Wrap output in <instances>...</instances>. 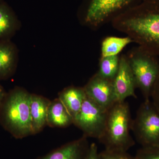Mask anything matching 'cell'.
<instances>
[{"label":"cell","mask_w":159,"mask_h":159,"mask_svg":"<svg viewBox=\"0 0 159 159\" xmlns=\"http://www.w3.org/2000/svg\"><path fill=\"white\" fill-rule=\"evenodd\" d=\"M132 42V40L128 36L106 37L101 43V57L118 55L126 46Z\"/></svg>","instance_id":"15"},{"label":"cell","mask_w":159,"mask_h":159,"mask_svg":"<svg viewBox=\"0 0 159 159\" xmlns=\"http://www.w3.org/2000/svg\"><path fill=\"white\" fill-rule=\"evenodd\" d=\"M132 119L125 101L116 102L109 109L104 130L99 140L105 149L127 152L135 145L130 134Z\"/></svg>","instance_id":"3"},{"label":"cell","mask_w":159,"mask_h":159,"mask_svg":"<svg viewBox=\"0 0 159 159\" xmlns=\"http://www.w3.org/2000/svg\"><path fill=\"white\" fill-rule=\"evenodd\" d=\"M113 84L116 102L125 101L129 97L137 98L136 84L126 54H122L119 57V69Z\"/></svg>","instance_id":"9"},{"label":"cell","mask_w":159,"mask_h":159,"mask_svg":"<svg viewBox=\"0 0 159 159\" xmlns=\"http://www.w3.org/2000/svg\"><path fill=\"white\" fill-rule=\"evenodd\" d=\"M111 23L114 29L159 57V0H142Z\"/></svg>","instance_id":"1"},{"label":"cell","mask_w":159,"mask_h":159,"mask_svg":"<svg viewBox=\"0 0 159 159\" xmlns=\"http://www.w3.org/2000/svg\"><path fill=\"white\" fill-rule=\"evenodd\" d=\"M134 159H159V146L142 147L137 151Z\"/></svg>","instance_id":"18"},{"label":"cell","mask_w":159,"mask_h":159,"mask_svg":"<svg viewBox=\"0 0 159 159\" xmlns=\"http://www.w3.org/2000/svg\"><path fill=\"white\" fill-rule=\"evenodd\" d=\"M100 159H134L127 152L104 150L99 152Z\"/></svg>","instance_id":"19"},{"label":"cell","mask_w":159,"mask_h":159,"mask_svg":"<svg viewBox=\"0 0 159 159\" xmlns=\"http://www.w3.org/2000/svg\"><path fill=\"white\" fill-rule=\"evenodd\" d=\"M107 112L87 96L80 111L74 118L73 124L87 138L99 140L105 127Z\"/></svg>","instance_id":"7"},{"label":"cell","mask_w":159,"mask_h":159,"mask_svg":"<svg viewBox=\"0 0 159 159\" xmlns=\"http://www.w3.org/2000/svg\"><path fill=\"white\" fill-rule=\"evenodd\" d=\"M151 99L153 105L159 111V73L152 90Z\"/></svg>","instance_id":"20"},{"label":"cell","mask_w":159,"mask_h":159,"mask_svg":"<svg viewBox=\"0 0 159 159\" xmlns=\"http://www.w3.org/2000/svg\"><path fill=\"white\" fill-rule=\"evenodd\" d=\"M142 0H88L83 21L93 29H99Z\"/></svg>","instance_id":"6"},{"label":"cell","mask_w":159,"mask_h":159,"mask_svg":"<svg viewBox=\"0 0 159 159\" xmlns=\"http://www.w3.org/2000/svg\"><path fill=\"white\" fill-rule=\"evenodd\" d=\"M131 131L142 147L159 146V111L151 99L144 100L139 107Z\"/></svg>","instance_id":"5"},{"label":"cell","mask_w":159,"mask_h":159,"mask_svg":"<svg viewBox=\"0 0 159 159\" xmlns=\"http://www.w3.org/2000/svg\"><path fill=\"white\" fill-rule=\"evenodd\" d=\"M16 53L14 48L7 43H0V79L8 77L13 69Z\"/></svg>","instance_id":"14"},{"label":"cell","mask_w":159,"mask_h":159,"mask_svg":"<svg viewBox=\"0 0 159 159\" xmlns=\"http://www.w3.org/2000/svg\"><path fill=\"white\" fill-rule=\"evenodd\" d=\"M119 57L118 55L101 57L97 73L104 78L113 80L119 69Z\"/></svg>","instance_id":"16"},{"label":"cell","mask_w":159,"mask_h":159,"mask_svg":"<svg viewBox=\"0 0 159 159\" xmlns=\"http://www.w3.org/2000/svg\"><path fill=\"white\" fill-rule=\"evenodd\" d=\"M87 138L83 135L80 139L35 159H84L89 147Z\"/></svg>","instance_id":"10"},{"label":"cell","mask_w":159,"mask_h":159,"mask_svg":"<svg viewBox=\"0 0 159 159\" xmlns=\"http://www.w3.org/2000/svg\"><path fill=\"white\" fill-rule=\"evenodd\" d=\"M16 21L12 12L5 4H0V39L14 31Z\"/></svg>","instance_id":"17"},{"label":"cell","mask_w":159,"mask_h":159,"mask_svg":"<svg viewBox=\"0 0 159 159\" xmlns=\"http://www.w3.org/2000/svg\"><path fill=\"white\" fill-rule=\"evenodd\" d=\"M31 94L24 89H14L0 104V123L16 139L32 134L30 114Z\"/></svg>","instance_id":"2"},{"label":"cell","mask_w":159,"mask_h":159,"mask_svg":"<svg viewBox=\"0 0 159 159\" xmlns=\"http://www.w3.org/2000/svg\"><path fill=\"white\" fill-rule=\"evenodd\" d=\"M126 55L137 88L141 91L144 100H150L159 73L158 57L139 46L129 50Z\"/></svg>","instance_id":"4"},{"label":"cell","mask_w":159,"mask_h":159,"mask_svg":"<svg viewBox=\"0 0 159 159\" xmlns=\"http://www.w3.org/2000/svg\"><path fill=\"white\" fill-rule=\"evenodd\" d=\"M51 100L46 97L31 94L30 102L32 134L40 132L47 125L48 108Z\"/></svg>","instance_id":"11"},{"label":"cell","mask_w":159,"mask_h":159,"mask_svg":"<svg viewBox=\"0 0 159 159\" xmlns=\"http://www.w3.org/2000/svg\"><path fill=\"white\" fill-rule=\"evenodd\" d=\"M84 159H100L97 144L93 143L89 145L88 151Z\"/></svg>","instance_id":"21"},{"label":"cell","mask_w":159,"mask_h":159,"mask_svg":"<svg viewBox=\"0 0 159 159\" xmlns=\"http://www.w3.org/2000/svg\"><path fill=\"white\" fill-rule=\"evenodd\" d=\"M86 97L84 87L70 86L59 93L58 98L74 118L80 111Z\"/></svg>","instance_id":"13"},{"label":"cell","mask_w":159,"mask_h":159,"mask_svg":"<svg viewBox=\"0 0 159 159\" xmlns=\"http://www.w3.org/2000/svg\"><path fill=\"white\" fill-rule=\"evenodd\" d=\"M74 118L58 98L51 101L47 116V125L64 128L73 124Z\"/></svg>","instance_id":"12"},{"label":"cell","mask_w":159,"mask_h":159,"mask_svg":"<svg viewBox=\"0 0 159 159\" xmlns=\"http://www.w3.org/2000/svg\"><path fill=\"white\" fill-rule=\"evenodd\" d=\"M6 93L4 90V89L2 88V86L0 85V104L2 101L3 99L5 97L6 95Z\"/></svg>","instance_id":"22"},{"label":"cell","mask_w":159,"mask_h":159,"mask_svg":"<svg viewBox=\"0 0 159 159\" xmlns=\"http://www.w3.org/2000/svg\"><path fill=\"white\" fill-rule=\"evenodd\" d=\"M84 89L87 96L105 110L108 111L116 102L113 80L102 77L97 72Z\"/></svg>","instance_id":"8"}]
</instances>
